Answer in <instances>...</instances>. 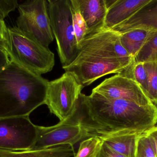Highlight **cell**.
Listing matches in <instances>:
<instances>
[{
	"label": "cell",
	"mask_w": 157,
	"mask_h": 157,
	"mask_svg": "<svg viewBox=\"0 0 157 157\" xmlns=\"http://www.w3.org/2000/svg\"><path fill=\"white\" fill-rule=\"evenodd\" d=\"M121 34L104 29L87 35L78 44L75 60L63 67L84 88L110 74H123L135 63V59L122 44Z\"/></svg>",
	"instance_id": "cell-2"
},
{
	"label": "cell",
	"mask_w": 157,
	"mask_h": 157,
	"mask_svg": "<svg viewBox=\"0 0 157 157\" xmlns=\"http://www.w3.org/2000/svg\"><path fill=\"white\" fill-rule=\"evenodd\" d=\"M37 135V125L29 116L0 118V150H30L36 143Z\"/></svg>",
	"instance_id": "cell-8"
},
{
	"label": "cell",
	"mask_w": 157,
	"mask_h": 157,
	"mask_svg": "<svg viewBox=\"0 0 157 157\" xmlns=\"http://www.w3.org/2000/svg\"><path fill=\"white\" fill-rule=\"evenodd\" d=\"M136 157H156L154 147L145 132L138 136Z\"/></svg>",
	"instance_id": "cell-22"
},
{
	"label": "cell",
	"mask_w": 157,
	"mask_h": 157,
	"mask_svg": "<svg viewBox=\"0 0 157 157\" xmlns=\"http://www.w3.org/2000/svg\"><path fill=\"white\" fill-rule=\"evenodd\" d=\"M156 60H157V30H153L136 56L135 62L145 63Z\"/></svg>",
	"instance_id": "cell-17"
},
{
	"label": "cell",
	"mask_w": 157,
	"mask_h": 157,
	"mask_svg": "<svg viewBox=\"0 0 157 157\" xmlns=\"http://www.w3.org/2000/svg\"><path fill=\"white\" fill-rule=\"evenodd\" d=\"M83 88L72 74L65 72L59 78L49 81L45 105L60 121L67 120L74 115Z\"/></svg>",
	"instance_id": "cell-7"
},
{
	"label": "cell",
	"mask_w": 157,
	"mask_h": 157,
	"mask_svg": "<svg viewBox=\"0 0 157 157\" xmlns=\"http://www.w3.org/2000/svg\"><path fill=\"white\" fill-rule=\"evenodd\" d=\"M156 5H157V0H156Z\"/></svg>",
	"instance_id": "cell-29"
},
{
	"label": "cell",
	"mask_w": 157,
	"mask_h": 157,
	"mask_svg": "<svg viewBox=\"0 0 157 157\" xmlns=\"http://www.w3.org/2000/svg\"><path fill=\"white\" fill-rule=\"evenodd\" d=\"M102 142L98 137H89L81 142L75 157H96Z\"/></svg>",
	"instance_id": "cell-20"
},
{
	"label": "cell",
	"mask_w": 157,
	"mask_h": 157,
	"mask_svg": "<svg viewBox=\"0 0 157 157\" xmlns=\"http://www.w3.org/2000/svg\"><path fill=\"white\" fill-rule=\"evenodd\" d=\"M36 140L30 150L44 149L61 145L74 146L86 138V134L81 125L72 117L64 121H60L51 126L37 125Z\"/></svg>",
	"instance_id": "cell-9"
},
{
	"label": "cell",
	"mask_w": 157,
	"mask_h": 157,
	"mask_svg": "<svg viewBox=\"0 0 157 157\" xmlns=\"http://www.w3.org/2000/svg\"><path fill=\"white\" fill-rule=\"evenodd\" d=\"M18 6V2L17 0H0V20L4 21V19L9 13L14 11Z\"/></svg>",
	"instance_id": "cell-23"
},
{
	"label": "cell",
	"mask_w": 157,
	"mask_h": 157,
	"mask_svg": "<svg viewBox=\"0 0 157 157\" xmlns=\"http://www.w3.org/2000/svg\"><path fill=\"white\" fill-rule=\"evenodd\" d=\"M0 38L6 43L8 40V28L5 25L4 21L0 20Z\"/></svg>",
	"instance_id": "cell-27"
},
{
	"label": "cell",
	"mask_w": 157,
	"mask_h": 157,
	"mask_svg": "<svg viewBox=\"0 0 157 157\" xmlns=\"http://www.w3.org/2000/svg\"><path fill=\"white\" fill-rule=\"evenodd\" d=\"M85 131L86 138L131 131L142 134L157 124V108L124 100L109 99L92 92L79 95L72 116Z\"/></svg>",
	"instance_id": "cell-1"
},
{
	"label": "cell",
	"mask_w": 157,
	"mask_h": 157,
	"mask_svg": "<svg viewBox=\"0 0 157 157\" xmlns=\"http://www.w3.org/2000/svg\"><path fill=\"white\" fill-rule=\"evenodd\" d=\"M153 0H106L107 14L104 29H112L150 3Z\"/></svg>",
	"instance_id": "cell-11"
},
{
	"label": "cell",
	"mask_w": 157,
	"mask_h": 157,
	"mask_svg": "<svg viewBox=\"0 0 157 157\" xmlns=\"http://www.w3.org/2000/svg\"><path fill=\"white\" fill-rule=\"evenodd\" d=\"M126 77H131L135 80L142 86L147 93V73L145 68L144 63L135 62Z\"/></svg>",
	"instance_id": "cell-21"
},
{
	"label": "cell",
	"mask_w": 157,
	"mask_h": 157,
	"mask_svg": "<svg viewBox=\"0 0 157 157\" xmlns=\"http://www.w3.org/2000/svg\"><path fill=\"white\" fill-rule=\"evenodd\" d=\"M96 157H126L121 154L117 153L111 149L108 146L104 143H102V145L98 152Z\"/></svg>",
	"instance_id": "cell-24"
},
{
	"label": "cell",
	"mask_w": 157,
	"mask_h": 157,
	"mask_svg": "<svg viewBox=\"0 0 157 157\" xmlns=\"http://www.w3.org/2000/svg\"><path fill=\"white\" fill-rule=\"evenodd\" d=\"M75 154L73 146L69 145L36 150H0V157H75Z\"/></svg>",
	"instance_id": "cell-15"
},
{
	"label": "cell",
	"mask_w": 157,
	"mask_h": 157,
	"mask_svg": "<svg viewBox=\"0 0 157 157\" xmlns=\"http://www.w3.org/2000/svg\"><path fill=\"white\" fill-rule=\"evenodd\" d=\"M147 73V93L157 108V60L144 63Z\"/></svg>",
	"instance_id": "cell-19"
},
{
	"label": "cell",
	"mask_w": 157,
	"mask_h": 157,
	"mask_svg": "<svg viewBox=\"0 0 157 157\" xmlns=\"http://www.w3.org/2000/svg\"><path fill=\"white\" fill-rule=\"evenodd\" d=\"M7 52L11 60L41 75L50 72L55 65L54 54L25 35L16 26L8 27Z\"/></svg>",
	"instance_id": "cell-4"
},
{
	"label": "cell",
	"mask_w": 157,
	"mask_h": 157,
	"mask_svg": "<svg viewBox=\"0 0 157 157\" xmlns=\"http://www.w3.org/2000/svg\"><path fill=\"white\" fill-rule=\"evenodd\" d=\"M71 2L72 12L73 26L78 46L87 35V27L80 13L77 0H71Z\"/></svg>",
	"instance_id": "cell-18"
},
{
	"label": "cell",
	"mask_w": 157,
	"mask_h": 157,
	"mask_svg": "<svg viewBox=\"0 0 157 157\" xmlns=\"http://www.w3.org/2000/svg\"><path fill=\"white\" fill-rule=\"evenodd\" d=\"M17 27L27 37L49 48L54 37L51 26L48 1L28 0L18 5Z\"/></svg>",
	"instance_id": "cell-6"
},
{
	"label": "cell",
	"mask_w": 157,
	"mask_h": 157,
	"mask_svg": "<svg viewBox=\"0 0 157 157\" xmlns=\"http://www.w3.org/2000/svg\"><path fill=\"white\" fill-rule=\"evenodd\" d=\"M77 2L87 27V36L104 29L108 10L106 0H77Z\"/></svg>",
	"instance_id": "cell-13"
},
{
	"label": "cell",
	"mask_w": 157,
	"mask_h": 157,
	"mask_svg": "<svg viewBox=\"0 0 157 157\" xmlns=\"http://www.w3.org/2000/svg\"><path fill=\"white\" fill-rule=\"evenodd\" d=\"M51 26L57 44L63 67L68 66L76 58L78 48L72 22L71 0H48Z\"/></svg>",
	"instance_id": "cell-5"
},
{
	"label": "cell",
	"mask_w": 157,
	"mask_h": 157,
	"mask_svg": "<svg viewBox=\"0 0 157 157\" xmlns=\"http://www.w3.org/2000/svg\"><path fill=\"white\" fill-rule=\"evenodd\" d=\"M145 133L152 143L156 157H157V125L154 126Z\"/></svg>",
	"instance_id": "cell-25"
},
{
	"label": "cell",
	"mask_w": 157,
	"mask_h": 157,
	"mask_svg": "<svg viewBox=\"0 0 157 157\" xmlns=\"http://www.w3.org/2000/svg\"><path fill=\"white\" fill-rule=\"evenodd\" d=\"M109 99L124 100L141 106L154 105L141 85L131 77L116 74L105 79L92 89Z\"/></svg>",
	"instance_id": "cell-10"
},
{
	"label": "cell",
	"mask_w": 157,
	"mask_h": 157,
	"mask_svg": "<svg viewBox=\"0 0 157 157\" xmlns=\"http://www.w3.org/2000/svg\"><path fill=\"white\" fill-rule=\"evenodd\" d=\"M48 82L10 60L0 70V118L29 116L45 104Z\"/></svg>",
	"instance_id": "cell-3"
},
{
	"label": "cell",
	"mask_w": 157,
	"mask_h": 157,
	"mask_svg": "<svg viewBox=\"0 0 157 157\" xmlns=\"http://www.w3.org/2000/svg\"><path fill=\"white\" fill-rule=\"evenodd\" d=\"M157 30V5L153 0L148 5L112 29L120 34L135 29Z\"/></svg>",
	"instance_id": "cell-12"
},
{
	"label": "cell",
	"mask_w": 157,
	"mask_h": 157,
	"mask_svg": "<svg viewBox=\"0 0 157 157\" xmlns=\"http://www.w3.org/2000/svg\"><path fill=\"white\" fill-rule=\"evenodd\" d=\"M10 61L9 55L6 51L0 48V70L8 64Z\"/></svg>",
	"instance_id": "cell-26"
},
{
	"label": "cell",
	"mask_w": 157,
	"mask_h": 157,
	"mask_svg": "<svg viewBox=\"0 0 157 157\" xmlns=\"http://www.w3.org/2000/svg\"><path fill=\"white\" fill-rule=\"evenodd\" d=\"M141 134L131 131L99 135L98 137L111 149L126 157H136L138 136Z\"/></svg>",
	"instance_id": "cell-14"
},
{
	"label": "cell",
	"mask_w": 157,
	"mask_h": 157,
	"mask_svg": "<svg viewBox=\"0 0 157 157\" xmlns=\"http://www.w3.org/2000/svg\"><path fill=\"white\" fill-rule=\"evenodd\" d=\"M153 30L135 29L121 34L122 44L130 55L135 58Z\"/></svg>",
	"instance_id": "cell-16"
},
{
	"label": "cell",
	"mask_w": 157,
	"mask_h": 157,
	"mask_svg": "<svg viewBox=\"0 0 157 157\" xmlns=\"http://www.w3.org/2000/svg\"><path fill=\"white\" fill-rule=\"evenodd\" d=\"M0 48L5 50L7 52V45L6 43L1 38H0Z\"/></svg>",
	"instance_id": "cell-28"
}]
</instances>
